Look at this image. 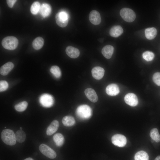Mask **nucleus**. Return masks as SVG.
Masks as SVG:
<instances>
[{
    "instance_id": "f3484780",
    "label": "nucleus",
    "mask_w": 160,
    "mask_h": 160,
    "mask_svg": "<svg viewBox=\"0 0 160 160\" xmlns=\"http://www.w3.org/2000/svg\"><path fill=\"white\" fill-rule=\"evenodd\" d=\"M14 67L13 63L8 62L2 66L0 68V74L4 76L7 75Z\"/></svg>"
},
{
    "instance_id": "393cba45",
    "label": "nucleus",
    "mask_w": 160,
    "mask_h": 160,
    "mask_svg": "<svg viewBox=\"0 0 160 160\" xmlns=\"http://www.w3.org/2000/svg\"><path fill=\"white\" fill-rule=\"evenodd\" d=\"M16 141L20 143L24 142L25 139L26 135L25 132L22 130H17L15 134Z\"/></svg>"
},
{
    "instance_id": "5701e85b",
    "label": "nucleus",
    "mask_w": 160,
    "mask_h": 160,
    "mask_svg": "<svg viewBox=\"0 0 160 160\" xmlns=\"http://www.w3.org/2000/svg\"><path fill=\"white\" fill-rule=\"evenodd\" d=\"M62 122L65 126L71 127L75 124V121L73 117L72 116H66L63 118Z\"/></svg>"
},
{
    "instance_id": "72a5a7b5",
    "label": "nucleus",
    "mask_w": 160,
    "mask_h": 160,
    "mask_svg": "<svg viewBox=\"0 0 160 160\" xmlns=\"http://www.w3.org/2000/svg\"><path fill=\"white\" fill-rule=\"evenodd\" d=\"M154 160H160V156H157Z\"/></svg>"
},
{
    "instance_id": "f257e3e1",
    "label": "nucleus",
    "mask_w": 160,
    "mask_h": 160,
    "mask_svg": "<svg viewBox=\"0 0 160 160\" xmlns=\"http://www.w3.org/2000/svg\"><path fill=\"white\" fill-rule=\"evenodd\" d=\"M1 138L4 143L7 145H13L16 143L15 134L12 130L6 129L3 130Z\"/></svg>"
},
{
    "instance_id": "f8f14e48",
    "label": "nucleus",
    "mask_w": 160,
    "mask_h": 160,
    "mask_svg": "<svg viewBox=\"0 0 160 160\" xmlns=\"http://www.w3.org/2000/svg\"><path fill=\"white\" fill-rule=\"evenodd\" d=\"M92 76L95 79L100 80L103 76L105 70L102 68L100 66H96L92 69Z\"/></svg>"
},
{
    "instance_id": "9b49d317",
    "label": "nucleus",
    "mask_w": 160,
    "mask_h": 160,
    "mask_svg": "<svg viewBox=\"0 0 160 160\" xmlns=\"http://www.w3.org/2000/svg\"><path fill=\"white\" fill-rule=\"evenodd\" d=\"M106 92L107 95L111 96H115L119 94L120 92L118 86L115 84L108 85L106 88Z\"/></svg>"
},
{
    "instance_id": "a878e982",
    "label": "nucleus",
    "mask_w": 160,
    "mask_h": 160,
    "mask_svg": "<svg viewBox=\"0 0 160 160\" xmlns=\"http://www.w3.org/2000/svg\"><path fill=\"white\" fill-rule=\"evenodd\" d=\"M150 136L151 139L156 142L160 141V135L157 129L156 128L152 129L150 131Z\"/></svg>"
},
{
    "instance_id": "aec40b11",
    "label": "nucleus",
    "mask_w": 160,
    "mask_h": 160,
    "mask_svg": "<svg viewBox=\"0 0 160 160\" xmlns=\"http://www.w3.org/2000/svg\"><path fill=\"white\" fill-rule=\"evenodd\" d=\"M145 36L149 40L154 39L157 34V31L154 27L149 28L146 29L145 31Z\"/></svg>"
},
{
    "instance_id": "39448f33",
    "label": "nucleus",
    "mask_w": 160,
    "mask_h": 160,
    "mask_svg": "<svg viewBox=\"0 0 160 160\" xmlns=\"http://www.w3.org/2000/svg\"><path fill=\"white\" fill-rule=\"evenodd\" d=\"M56 22L57 25L61 27H66L68 22L67 14L63 11L57 13L55 15Z\"/></svg>"
},
{
    "instance_id": "2eb2a0df",
    "label": "nucleus",
    "mask_w": 160,
    "mask_h": 160,
    "mask_svg": "<svg viewBox=\"0 0 160 160\" xmlns=\"http://www.w3.org/2000/svg\"><path fill=\"white\" fill-rule=\"evenodd\" d=\"M59 123L56 120H53L47 127L46 134L48 135H51L55 133L58 129Z\"/></svg>"
},
{
    "instance_id": "bb28decb",
    "label": "nucleus",
    "mask_w": 160,
    "mask_h": 160,
    "mask_svg": "<svg viewBox=\"0 0 160 160\" xmlns=\"http://www.w3.org/2000/svg\"><path fill=\"white\" fill-rule=\"evenodd\" d=\"M51 73L56 78H59L61 76V71L59 67L56 65L52 66L50 69Z\"/></svg>"
},
{
    "instance_id": "ddd939ff",
    "label": "nucleus",
    "mask_w": 160,
    "mask_h": 160,
    "mask_svg": "<svg viewBox=\"0 0 160 160\" xmlns=\"http://www.w3.org/2000/svg\"><path fill=\"white\" fill-rule=\"evenodd\" d=\"M84 93L87 97L91 102L95 103L98 100L97 95L93 89L91 88H87L85 90Z\"/></svg>"
},
{
    "instance_id": "cd10ccee",
    "label": "nucleus",
    "mask_w": 160,
    "mask_h": 160,
    "mask_svg": "<svg viewBox=\"0 0 160 160\" xmlns=\"http://www.w3.org/2000/svg\"><path fill=\"white\" fill-rule=\"evenodd\" d=\"M28 105V103L25 101H23L15 105V108L18 112H22L26 109Z\"/></svg>"
},
{
    "instance_id": "a211bd4d",
    "label": "nucleus",
    "mask_w": 160,
    "mask_h": 160,
    "mask_svg": "<svg viewBox=\"0 0 160 160\" xmlns=\"http://www.w3.org/2000/svg\"><path fill=\"white\" fill-rule=\"evenodd\" d=\"M114 47L110 45H107L104 47L101 51L103 56L107 59L110 58L114 52Z\"/></svg>"
},
{
    "instance_id": "b1692460",
    "label": "nucleus",
    "mask_w": 160,
    "mask_h": 160,
    "mask_svg": "<svg viewBox=\"0 0 160 160\" xmlns=\"http://www.w3.org/2000/svg\"><path fill=\"white\" fill-rule=\"evenodd\" d=\"M135 160H149V156L144 151H141L137 152L135 156Z\"/></svg>"
},
{
    "instance_id": "c85d7f7f",
    "label": "nucleus",
    "mask_w": 160,
    "mask_h": 160,
    "mask_svg": "<svg viewBox=\"0 0 160 160\" xmlns=\"http://www.w3.org/2000/svg\"><path fill=\"white\" fill-rule=\"evenodd\" d=\"M40 4L38 1H35L31 5L30 8V11L33 15H36L39 11Z\"/></svg>"
},
{
    "instance_id": "c9c22d12",
    "label": "nucleus",
    "mask_w": 160,
    "mask_h": 160,
    "mask_svg": "<svg viewBox=\"0 0 160 160\" xmlns=\"http://www.w3.org/2000/svg\"><path fill=\"white\" fill-rule=\"evenodd\" d=\"M20 130H22L23 129V128L21 127L20 128Z\"/></svg>"
},
{
    "instance_id": "7c9ffc66",
    "label": "nucleus",
    "mask_w": 160,
    "mask_h": 160,
    "mask_svg": "<svg viewBox=\"0 0 160 160\" xmlns=\"http://www.w3.org/2000/svg\"><path fill=\"white\" fill-rule=\"evenodd\" d=\"M153 80L157 85L160 86V72L154 73L153 76Z\"/></svg>"
},
{
    "instance_id": "412c9836",
    "label": "nucleus",
    "mask_w": 160,
    "mask_h": 160,
    "mask_svg": "<svg viewBox=\"0 0 160 160\" xmlns=\"http://www.w3.org/2000/svg\"><path fill=\"white\" fill-rule=\"evenodd\" d=\"M44 43V39L42 37L39 36L36 37L33 40L32 45L34 49L36 50H38L42 47Z\"/></svg>"
},
{
    "instance_id": "2f4dec72",
    "label": "nucleus",
    "mask_w": 160,
    "mask_h": 160,
    "mask_svg": "<svg viewBox=\"0 0 160 160\" xmlns=\"http://www.w3.org/2000/svg\"><path fill=\"white\" fill-rule=\"evenodd\" d=\"M8 84L7 82L4 80L0 81V91L1 92L6 90L8 88Z\"/></svg>"
},
{
    "instance_id": "20e7f679",
    "label": "nucleus",
    "mask_w": 160,
    "mask_h": 160,
    "mask_svg": "<svg viewBox=\"0 0 160 160\" xmlns=\"http://www.w3.org/2000/svg\"><path fill=\"white\" fill-rule=\"evenodd\" d=\"M120 14L123 19L128 22L133 21L136 18V15L134 11L129 8L122 9L120 11Z\"/></svg>"
},
{
    "instance_id": "4be33fe9",
    "label": "nucleus",
    "mask_w": 160,
    "mask_h": 160,
    "mask_svg": "<svg viewBox=\"0 0 160 160\" xmlns=\"http://www.w3.org/2000/svg\"><path fill=\"white\" fill-rule=\"evenodd\" d=\"M53 140L56 145L58 147L62 146L64 141L63 136L60 133L55 134L53 137Z\"/></svg>"
},
{
    "instance_id": "c756f323",
    "label": "nucleus",
    "mask_w": 160,
    "mask_h": 160,
    "mask_svg": "<svg viewBox=\"0 0 160 160\" xmlns=\"http://www.w3.org/2000/svg\"><path fill=\"white\" fill-rule=\"evenodd\" d=\"M142 56L143 59L147 61L152 60L154 57V54L151 52L146 51L144 52Z\"/></svg>"
},
{
    "instance_id": "0eeeda50",
    "label": "nucleus",
    "mask_w": 160,
    "mask_h": 160,
    "mask_svg": "<svg viewBox=\"0 0 160 160\" xmlns=\"http://www.w3.org/2000/svg\"><path fill=\"white\" fill-rule=\"evenodd\" d=\"M112 143L119 147H123L126 144L127 140L124 135L117 134L113 135L111 137Z\"/></svg>"
},
{
    "instance_id": "dca6fc26",
    "label": "nucleus",
    "mask_w": 160,
    "mask_h": 160,
    "mask_svg": "<svg viewBox=\"0 0 160 160\" xmlns=\"http://www.w3.org/2000/svg\"><path fill=\"white\" fill-rule=\"evenodd\" d=\"M51 10V7L49 4L44 3L40 6L39 11L42 16L45 17L50 15Z\"/></svg>"
},
{
    "instance_id": "473e14b6",
    "label": "nucleus",
    "mask_w": 160,
    "mask_h": 160,
    "mask_svg": "<svg viewBox=\"0 0 160 160\" xmlns=\"http://www.w3.org/2000/svg\"><path fill=\"white\" fill-rule=\"evenodd\" d=\"M8 7L12 8L13 6L15 3L17 1L16 0H7L6 1Z\"/></svg>"
},
{
    "instance_id": "f03ea898",
    "label": "nucleus",
    "mask_w": 160,
    "mask_h": 160,
    "mask_svg": "<svg viewBox=\"0 0 160 160\" xmlns=\"http://www.w3.org/2000/svg\"><path fill=\"white\" fill-rule=\"evenodd\" d=\"M18 44V39L15 37L8 36L4 37L2 40L1 44L5 49L13 50L17 47Z\"/></svg>"
},
{
    "instance_id": "7ed1b4c3",
    "label": "nucleus",
    "mask_w": 160,
    "mask_h": 160,
    "mask_svg": "<svg viewBox=\"0 0 160 160\" xmlns=\"http://www.w3.org/2000/svg\"><path fill=\"white\" fill-rule=\"evenodd\" d=\"M92 110L87 105H82L79 106L76 110V114L78 116L82 119H87L92 116Z\"/></svg>"
},
{
    "instance_id": "4468645a",
    "label": "nucleus",
    "mask_w": 160,
    "mask_h": 160,
    "mask_svg": "<svg viewBox=\"0 0 160 160\" xmlns=\"http://www.w3.org/2000/svg\"><path fill=\"white\" fill-rule=\"evenodd\" d=\"M65 52L67 55L72 58H76L78 57L80 55L79 50L71 46H68L65 49Z\"/></svg>"
},
{
    "instance_id": "e433bc0d",
    "label": "nucleus",
    "mask_w": 160,
    "mask_h": 160,
    "mask_svg": "<svg viewBox=\"0 0 160 160\" xmlns=\"http://www.w3.org/2000/svg\"><path fill=\"white\" fill-rule=\"evenodd\" d=\"M5 127V128H6V127Z\"/></svg>"
},
{
    "instance_id": "6e6552de",
    "label": "nucleus",
    "mask_w": 160,
    "mask_h": 160,
    "mask_svg": "<svg viewBox=\"0 0 160 160\" xmlns=\"http://www.w3.org/2000/svg\"><path fill=\"white\" fill-rule=\"evenodd\" d=\"M39 100L41 104L46 107H51L53 105L54 102L53 97L47 94L42 95L40 97Z\"/></svg>"
},
{
    "instance_id": "423d86ee",
    "label": "nucleus",
    "mask_w": 160,
    "mask_h": 160,
    "mask_svg": "<svg viewBox=\"0 0 160 160\" xmlns=\"http://www.w3.org/2000/svg\"><path fill=\"white\" fill-rule=\"evenodd\" d=\"M39 148L40 151L43 155L49 158L54 159L56 156L55 151L45 144H41L39 146Z\"/></svg>"
},
{
    "instance_id": "9d476101",
    "label": "nucleus",
    "mask_w": 160,
    "mask_h": 160,
    "mask_svg": "<svg viewBox=\"0 0 160 160\" xmlns=\"http://www.w3.org/2000/svg\"><path fill=\"white\" fill-rule=\"evenodd\" d=\"M90 21L95 25L99 24L101 22V18L99 13L96 10H93L91 11L89 15Z\"/></svg>"
},
{
    "instance_id": "6ab92c4d",
    "label": "nucleus",
    "mask_w": 160,
    "mask_h": 160,
    "mask_svg": "<svg viewBox=\"0 0 160 160\" xmlns=\"http://www.w3.org/2000/svg\"><path fill=\"white\" fill-rule=\"evenodd\" d=\"M123 29L120 25H116L113 27L110 30V35L114 37H117L120 36L123 33Z\"/></svg>"
},
{
    "instance_id": "1a4fd4ad",
    "label": "nucleus",
    "mask_w": 160,
    "mask_h": 160,
    "mask_svg": "<svg viewBox=\"0 0 160 160\" xmlns=\"http://www.w3.org/2000/svg\"><path fill=\"white\" fill-rule=\"evenodd\" d=\"M124 100L127 104L131 106H135L138 103V100L137 96L133 93L127 94L124 97Z\"/></svg>"
},
{
    "instance_id": "f704fd0d",
    "label": "nucleus",
    "mask_w": 160,
    "mask_h": 160,
    "mask_svg": "<svg viewBox=\"0 0 160 160\" xmlns=\"http://www.w3.org/2000/svg\"><path fill=\"white\" fill-rule=\"evenodd\" d=\"M24 160H34L32 158H28L24 159Z\"/></svg>"
}]
</instances>
